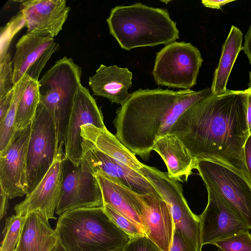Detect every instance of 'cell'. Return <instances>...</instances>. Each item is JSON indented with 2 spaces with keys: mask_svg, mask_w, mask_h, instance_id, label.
Here are the masks:
<instances>
[{
  "mask_svg": "<svg viewBox=\"0 0 251 251\" xmlns=\"http://www.w3.org/2000/svg\"><path fill=\"white\" fill-rule=\"evenodd\" d=\"M249 88L209 96L188 107L170 133L175 134L197 161L231 168L251 181L244 146L250 135L247 120Z\"/></svg>",
  "mask_w": 251,
  "mask_h": 251,
  "instance_id": "1",
  "label": "cell"
},
{
  "mask_svg": "<svg viewBox=\"0 0 251 251\" xmlns=\"http://www.w3.org/2000/svg\"><path fill=\"white\" fill-rule=\"evenodd\" d=\"M211 94L210 88L191 89H139L117 110L116 136L135 154L146 160L156 142L169 133L191 105Z\"/></svg>",
  "mask_w": 251,
  "mask_h": 251,
  "instance_id": "2",
  "label": "cell"
},
{
  "mask_svg": "<svg viewBox=\"0 0 251 251\" xmlns=\"http://www.w3.org/2000/svg\"><path fill=\"white\" fill-rule=\"evenodd\" d=\"M110 34L121 48L166 45L179 38V30L168 11L140 2L113 8L106 19Z\"/></svg>",
  "mask_w": 251,
  "mask_h": 251,
  "instance_id": "3",
  "label": "cell"
},
{
  "mask_svg": "<svg viewBox=\"0 0 251 251\" xmlns=\"http://www.w3.org/2000/svg\"><path fill=\"white\" fill-rule=\"evenodd\" d=\"M55 234L67 251H111L130 240L101 207L86 208L59 216Z\"/></svg>",
  "mask_w": 251,
  "mask_h": 251,
  "instance_id": "4",
  "label": "cell"
},
{
  "mask_svg": "<svg viewBox=\"0 0 251 251\" xmlns=\"http://www.w3.org/2000/svg\"><path fill=\"white\" fill-rule=\"evenodd\" d=\"M81 69L64 56L39 80V104L51 118L56 133V152L64 151L68 123L75 95L81 84Z\"/></svg>",
  "mask_w": 251,
  "mask_h": 251,
  "instance_id": "5",
  "label": "cell"
},
{
  "mask_svg": "<svg viewBox=\"0 0 251 251\" xmlns=\"http://www.w3.org/2000/svg\"><path fill=\"white\" fill-rule=\"evenodd\" d=\"M202 62L197 47L175 41L156 53L152 74L158 85L188 90L196 84Z\"/></svg>",
  "mask_w": 251,
  "mask_h": 251,
  "instance_id": "6",
  "label": "cell"
},
{
  "mask_svg": "<svg viewBox=\"0 0 251 251\" xmlns=\"http://www.w3.org/2000/svg\"><path fill=\"white\" fill-rule=\"evenodd\" d=\"M196 169L206 187L215 191L251 229V181L222 164L197 162Z\"/></svg>",
  "mask_w": 251,
  "mask_h": 251,
  "instance_id": "7",
  "label": "cell"
},
{
  "mask_svg": "<svg viewBox=\"0 0 251 251\" xmlns=\"http://www.w3.org/2000/svg\"><path fill=\"white\" fill-rule=\"evenodd\" d=\"M139 172L153 185L167 203L175 230L180 232L197 251H201L202 246L199 216L194 214L188 206L179 181L170 177L167 172L144 164Z\"/></svg>",
  "mask_w": 251,
  "mask_h": 251,
  "instance_id": "8",
  "label": "cell"
},
{
  "mask_svg": "<svg viewBox=\"0 0 251 251\" xmlns=\"http://www.w3.org/2000/svg\"><path fill=\"white\" fill-rule=\"evenodd\" d=\"M56 154L53 121L47 110L39 104L32 122L28 149L26 195L34 189L45 176Z\"/></svg>",
  "mask_w": 251,
  "mask_h": 251,
  "instance_id": "9",
  "label": "cell"
},
{
  "mask_svg": "<svg viewBox=\"0 0 251 251\" xmlns=\"http://www.w3.org/2000/svg\"><path fill=\"white\" fill-rule=\"evenodd\" d=\"M81 147L80 165L83 170L94 175L100 173L136 193L161 198L153 185L139 172L112 158L83 139Z\"/></svg>",
  "mask_w": 251,
  "mask_h": 251,
  "instance_id": "10",
  "label": "cell"
},
{
  "mask_svg": "<svg viewBox=\"0 0 251 251\" xmlns=\"http://www.w3.org/2000/svg\"><path fill=\"white\" fill-rule=\"evenodd\" d=\"M103 206L102 194L96 176L67 160L55 213L60 216L75 209Z\"/></svg>",
  "mask_w": 251,
  "mask_h": 251,
  "instance_id": "11",
  "label": "cell"
},
{
  "mask_svg": "<svg viewBox=\"0 0 251 251\" xmlns=\"http://www.w3.org/2000/svg\"><path fill=\"white\" fill-rule=\"evenodd\" d=\"M32 123L15 131L5 151L0 153V187L9 199L27 193V158Z\"/></svg>",
  "mask_w": 251,
  "mask_h": 251,
  "instance_id": "12",
  "label": "cell"
},
{
  "mask_svg": "<svg viewBox=\"0 0 251 251\" xmlns=\"http://www.w3.org/2000/svg\"><path fill=\"white\" fill-rule=\"evenodd\" d=\"M93 125L105 127L100 108L89 90L80 85L75 95L67 127L64 152L67 159L75 166H79L82 155V126Z\"/></svg>",
  "mask_w": 251,
  "mask_h": 251,
  "instance_id": "13",
  "label": "cell"
},
{
  "mask_svg": "<svg viewBox=\"0 0 251 251\" xmlns=\"http://www.w3.org/2000/svg\"><path fill=\"white\" fill-rule=\"evenodd\" d=\"M67 159L64 151H58L50 168L34 189L26 195L24 201L15 205L16 215L25 216L38 212L48 219L54 216L59 200Z\"/></svg>",
  "mask_w": 251,
  "mask_h": 251,
  "instance_id": "14",
  "label": "cell"
},
{
  "mask_svg": "<svg viewBox=\"0 0 251 251\" xmlns=\"http://www.w3.org/2000/svg\"><path fill=\"white\" fill-rule=\"evenodd\" d=\"M208 202L200 215L201 240L202 246L249 231L247 224L213 189L206 187Z\"/></svg>",
  "mask_w": 251,
  "mask_h": 251,
  "instance_id": "15",
  "label": "cell"
},
{
  "mask_svg": "<svg viewBox=\"0 0 251 251\" xmlns=\"http://www.w3.org/2000/svg\"><path fill=\"white\" fill-rule=\"evenodd\" d=\"M15 50L12 60L14 85L25 75L39 81L41 71L51 55L59 50V45L49 34L26 33L17 41Z\"/></svg>",
  "mask_w": 251,
  "mask_h": 251,
  "instance_id": "16",
  "label": "cell"
},
{
  "mask_svg": "<svg viewBox=\"0 0 251 251\" xmlns=\"http://www.w3.org/2000/svg\"><path fill=\"white\" fill-rule=\"evenodd\" d=\"M141 218L146 235L162 251H169L175 230L167 203L156 196L140 194L131 190Z\"/></svg>",
  "mask_w": 251,
  "mask_h": 251,
  "instance_id": "17",
  "label": "cell"
},
{
  "mask_svg": "<svg viewBox=\"0 0 251 251\" xmlns=\"http://www.w3.org/2000/svg\"><path fill=\"white\" fill-rule=\"evenodd\" d=\"M19 2L26 33L48 34L54 38L62 29L71 9L65 0H27Z\"/></svg>",
  "mask_w": 251,
  "mask_h": 251,
  "instance_id": "18",
  "label": "cell"
},
{
  "mask_svg": "<svg viewBox=\"0 0 251 251\" xmlns=\"http://www.w3.org/2000/svg\"><path fill=\"white\" fill-rule=\"evenodd\" d=\"M132 73L126 68L116 65H100L89 78L93 95L108 99L111 102L123 105L129 97Z\"/></svg>",
  "mask_w": 251,
  "mask_h": 251,
  "instance_id": "19",
  "label": "cell"
},
{
  "mask_svg": "<svg viewBox=\"0 0 251 251\" xmlns=\"http://www.w3.org/2000/svg\"><path fill=\"white\" fill-rule=\"evenodd\" d=\"M152 151H156L164 161L170 177L187 181L198 161L191 155L181 141L174 133H169L158 140Z\"/></svg>",
  "mask_w": 251,
  "mask_h": 251,
  "instance_id": "20",
  "label": "cell"
},
{
  "mask_svg": "<svg viewBox=\"0 0 251 251\" xmlns=\"http://www.w3.org/2000/svg\"><path fill=\"white\" fill-rule=\"evenodd\" d=\"M80 136L103 153L130 169L139 172L142 167L143 164L137 159L135 154L106 127L99 128L91 125L83 126Z\"/></svg>",
  "mask_w": 251,
  "mask_h": 251,
  "instance_id": "21",
  "label": "cell"
},
{
  "mask_svg": "<svg viewBox=\"0 0 251 251\" xmlns=\"http://www.w3.org/2000/svg\"><path fill=\"white\" fill-rule=\"evenodd\" d=\"M58 239L49 219L38 212L26 215L16 251H50Z\"/></svg>",
  "mask_w": 251,
  "mask_h": 251,
  "instance_id": "22",
  "label": "cell"
},
{
  "mask_svg": "<svg viewBox=\"0 0 251 251\" xmlns=\"http://www.w3.org/2000/svg\"><path fill=\"white\" fill-rule=\"evenodd\" d=\"M95 176L101 190L103 204L109 205L145 231L141 218L135 205L134 197L130 190L100 173H96Z\"/></svg>",
  "mask_w": 251,
  "mask_h": 251,
  "instance_id": "23",
  "label": "cell"
},
{
  "mask_svg": "<svg viewBox=\"0 0 251 251\" xmlns=\"http://www.w3.org/2000/svg\"><path fill=\"white\" fill-rule=\"evenodd\" d=\"M243 33L232 25L222 47L221 55L214 73L210 88L211 94H221L226 92L227 82L236 58L242 49Z\"/></svg>",
  "mask_w": 251,
  "mask_h": 251,
  "instance_id": "24",
  "label": "cell"
},
{
  "mask_svg": "<svg viewBox=\"0 0 251 251\" xmlns=\"http://www.w3.org/2000/svg\"><path fill=\"white\" fill-rule=\"evenodd\" d=\"M39 86V81L28 76L19 100L15 131L25 128L33 121L40 102Z\"/></svg>",
  "mask_w": 251,
  "mask_h": 251,
  "instance_id": "25",
  "label": "cell"
},
{
  "mask_svg": "<svg viewBox=\"0 0 251 251\" xmlns=\"http://www.w3.org/2000/svg\"><path fill=\"white\" fill-rule=\"evenodd\" d=\"M28 75L23 77L14 85V94L12 103L5 117L0 121V153L3 152L15 132V123L19 100L26 84Z\"/></svg>",
  "mask_w": 251,
  "mask_h": 251,
  "instance_id": "26",
  "label": "cell"
},
{
  "mask_svg": "<svg viewBox=\"0 0 251 251\" xmlns=\"http://www.w3.org/2000/svg\"><path fill=\"white\" fill-rule=\"evenodd\" d=\"M25 219L26 216L17 215L6 218L0 251H15Z\"/></svg>",
  "mask_w": 251,
  "mask_h": 251,
  "instance_id": "27",
  "label": "cell"
},
{
  "mask_svg": "<svg viewBox=\"0 0 251 251\" xmlns=\"http://www.w3.org/2000/svg\"><path fill=\"white\" fill-rule=\"evenodd\" d=\"M212 245L218 248V251H251V234L249 231L240 232Z\"/></svg>",
  "mask_w": 251,
  "mask_h": 251,
  "instance_id": "28",
  "label": "cell"
},
{
  "mask_svg": "<svg viewBox=\"0 0 251 251\" xmlns=\"http://www.w3.org/2000/svg\"><path fill=\"white\" fill-rule=\"evenodd\" d=\"M103 208L112 221L129 236L130 239L146 236L143 229L126 217L117 212L109 205L103 204Z\"/></svg>",
  "mask_w": 251,
  "mask_h": 251,
  "instance_id": "29",
  "label": "cell"
},
{
  "mask_svg": "<svg viewBox=\"0 0 251 251\" xmlns=\"http://www.w3.org/2000/svg\"><path fill=\"white\" fill-rule=\"evenodd\" d=\"M14 87L12 61L8 52L0 60V98L5 95Z\"/></svg>",
  "mask_w": 251,
  "mask_h": 251,
  "instance_id": "30",
  "label": "cell"
},
{
  "mask_svg": "<svg viewBox=\"0 0 251 251\" xmlns=\"http://www.w3.org/2000/svg\"><path fill=\"white\" fill-rule=\"evenodd\" d=\"M122 251H162L146 236L130 239Z\"/></svg>",
  "mask_w": 251,
  "mask_h": 251,
  "instance_id": "31",
  "label": "cell"
},
{
  "mask_svg": "<svg viewBox=\"0 0 251 251\" xmlns=\"http://www.w3.org/2000/svg\"><path fill=\"white\" fill-rule=\"evenodd\" d=\"M169 251H197L179 231L175 230Z\"/></svg>",
  "mask_w": 251,
  "mask_h": 251,
  "instance_id": "32",
  "label": "cell"
},
{
  "mask_svg": "<svg viewBox=\"0 0 251 251\" xmlns=\"http://www.w3.org/2000/svg\"><path fill=\"white\" fill-rule=\"evenodd\" d=\"M14 94V88L5 95L0 98V121L5 117L12 103Z\"/></svg>",
  "mask_w": 251,
  "mask_h": 251,
  "instance_id": "33",
  "label": "cell"
},
{
  "mask_svg": "<svg viewBox=\"0 0 251 251\" xmlns=\"http://www.w3.org/2000/svg\"><path fill=\"white\" fill-rule=\"evenodd\" d=\"M244 154L246 165L251 180V133L248 136L244 145Z\"/></svg>",
  "mask_w": 251,
  "mask_h": 251,
  "instance_id": "34",
  "label": "cell"
},
{
  "mask_svg": "<svg viewBox=\"0 0 251 251\" xmlns=\"http://www.w3.org/2000/svg\"><path fill=\"white\" fill-rule=\"evenodd\" d=\"M234 1V0H202L201 2L205 7L220 10L222 9V7Z\"/></svg>",
  "mask_w": 251,
  "mask_h": 251,
  "instance_id": "35",
  "label": "cell"
},
{
  "mask_svg": "<svg viewBox=\"0 0 251 251\" xmlns=\"http://www.w3.org/2000/svg\"><path fill=\"white\" fill-rule=\"evenodd\" d=\"M245 40L242 50L247 56L250 63L251 64V25L245 35Z\"/></svg>",
  "mask_w": 251,
  "mask_h": 251,
  "instance_id": "36",
  "label": "cell"
},
{
  "mask_svg": "<svg viewBox=\"0 0 251 251\" xmlns=\"http://www.w3.org/2000/svg\"><path fill=\"white\" fill-rule=\"evenodd\" d=\"M0 217L1 219L7 213L9 198L4 191L0 188Z\"/></svg>",
  "mask_w": 251,
  "mask_h": 251,
  "instance_id": "37",
  "label": "cell"
},
{
  "mask_svg": "<svg viewBox=\"0 0 251 251\" xmlns=\"http://www.w3.org/2000/svg\"><path fill=\"white\" fill-rule=\"evenodd\" d=\"M247 108V120L250 134L251 133V88L249 87Z\"/></svg>",
  "mask_w": 251,
  "mask_h": 251,
  "instance_id": "38",
  "label": "cell"
},
{
  "mask_svg": "<svg viewBox=\"0 0 251 251\" xmlns=\"http://www.w3.org/2000/svg\"><path fill=\"white\" fill-rule=\"evenodd\" d=\"M50 251H67L60 242L58 241L57 244L50 250Z\"/></svg>",
  "mask_w": 251,
  "mask_h": 251,
  "instance_id": "39",
  "label": "cell"
},
{
  "mask_svg": "<svg viewBox=\"0 0 251 251\" xmlns=\"http://www.w3.org/2000/svg\"><path fill=\"white\" fill-rule=\"evenodd\" d=\"M248 85L249 87L251 88V71L249 73V82Z\"/></svg>",
  "mask_w": 251,
  "mask_h": 251,
  "instance_id": "40",
  "label": "cell"
},
{
  "mask_svg": "<svg viewBox=\"0 0 251 251\" xmlns=\"http://www.w3.org/2000/svg\"><path fill=\"white\" fill-rule=\"evenodd\" d=\"M122 249H118L111 251H122Z\"/></svg>",
  "mask_w": 251,
  "mask_h": 251,
  "instance_id": "41",
  "label": "cell"
},
{
  "mask_svg": "<svg viewBox=\"0 0 251 251\" xmlns=\"http://www.w3.org/2000/svg\"></svg>",
  "mask_w": 251,
  "mask_h": 251,
  "instance_id": "42",
  "label": "cell"
}]
</instances>
